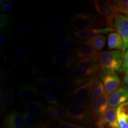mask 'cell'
I'll return each instance as SVG.
<instances>
[{
  "mask_svg": "<svg viewBox=\"0 0 128 128\" xmlns=\"http://www.w3.org/2000/svg\"><path fill=\"white\" fill-rule=\"evenodd\" d=\"M64 26V22L62 20L58 19L49 24L47 28L48 33H56V32L61 29Z\"/></svg>",
  "mask_w": 128,
  "mask_h": 128,
  "instance_id": "obj_32",
  "label": "cell"
},
{
  "mask_svg": "<svg viewBox=\"0 0 128 128\" xmlns=\"http://www.w3.org/2000/svg\"><path fill=\"white\" fill-rule=\"evenodd\" d=\"M123 55L121 50H106L100 52L97 61L100 71L116 72L120 70Z\"/></svg>",
  "mask_w": 128,
  "mask_h": 128,
  "instance_id": "obj_1",
  "label": "cell"
},
{
  "mask_svg": "<svg viewBox=\"0 0 128 128\" xmlns=\"http://www.w3.org/2000/svg\"><path fill=\"white\" fill-rule=\"evenodd\" d=\"M108 45L110 49L123 50L124 46V41L121 36L118 32H112L108 34Z\"/></svg>",
  "mask_w": 128,
  "mask_h": 128,
  "instance_id": "obj_19",
  "label": "cell"
},
{
  "mask_svg": "<svg viewBox=\"0 0 128 128\" xmlns=\"http://www.w3.org/2000/svg\"><path fill=\"white\" fill-rule=\"evenodd\" d=\"M117 116L128 119V102L121 104L117 108Z\"/></svg>",
  "mask_w": 128,
  "mask_h": 128,
  "instance_id": "obj_37",
  "label": "cell"
},
{
  "mask_svg": "<svg viewBox=\"0 0 128 128\" xmlns=\"http://www.w3.org/2000/svg\"><path fill=\"white\" fill-rule=\"evenodd\" d=\"M14 8H15V5L13 2H12V1H10L1 6L0 10L1 12L5 13H9L12 12Z\"/></svg>",
  "mask_w": 128,
  "mask_h": 128,
  "instance_id": "obj_42",
  "label": "cell"
},
{
  "mask_svg": "<svg viewBox=\"0 0 128 128\" xmlns=\"http://www.w3.org/2000/svg\"><path fill=\"white\" fill-rule=\"evenodd\" d=\"M38 96H40L41 97H42L48 103L50 104L52 106H54L58 108H60L61 106L60 102L58 101L56 96L52 92H40L38 94Z\"/></svg>",
  "mask_w": 128,
  "mask_h": 128,
  "instance_id": "obj_31",
  "label": "cell"
},
{
  "mask_svg": "<svg viewBox=\"0 0 128 128\" xmlns=\"http://www.w3.org/2000/svg\"><path fill=\"white\" fill-rule=\"evenodd\" d=\"M34 128H49V124L47 122H40L36 124Z\"/></svg>",
  "mask_w": 128,
  "mask_h": 128,
  "instance_id": "obj_43",
  "label": "cell"
},
{
  "mask_svg": "<svg viewBox=\"0 0 128 128\" xmlns=\"http://www.w3.org/2000/svg\"><path fill=\"white\" fill-rule=\"evenodd\" d=\"M92 77L84 78H67L62 80L58 85V88L63 92H70L85 83L88 82Z\"/></svg>",
  "mask_w": 128,
  "mask_h": 128,
  "instance_id": "obj_10",
  "label": "cell"
},
{
  "mask_svg": "<svg viewBox=\"0 0 128 128\" xmlns=\"http://www.w3.org/2000/svg\"><path fill=\"white\" fill-rule=\"evenodd\" d=\"M24 108L34 116H41L46 113V109L38 101H28L24 103Z\"/></svg>",
  "mask_w": 128,
  "mask_h": 128,
  "instance_id": "obj_20",
  "label": "cell"
},
{
  "mask_svg": "<svg viewBox=\"0 0 128 128\" xmlns=\"http://www.w3.org/2000/svg\"><path fill=\"white\" fill-rule=\"evenodd\" d=\"M30 32V26L28 24L22 23L17 27L15 33L17 36L23 37L27 35Z\"/></svg>",
  "mask_w": 128,
  "mask_h": 128,
  "instance_id": "obj_36",
  "label": "cell"
},
{
  "mask_svg": "<svg viewBox=\"0 0 128 128\" xmlns=\"http://www.w3.org/2000/svg\"><path fill=\"white\" fill-rule=\"evenodd\" d=\"M96 78H92L88 82L85 83L72 92H68L67 96H70L78 104H84L92 97V90Z\"/></svg>",
  "mask_w": 128,
  "mask_h": 128,
  "instance_id": "obj_4",
  "label": "cell"
},
{
  "mask_svg": "<svg viewBox=\"0 0 128 128\" xmlns=\"http://www.w3.org/2000/svg\"><path fill=\"white\" fill-rule=\"evenodd\" d=\"M117 108H109L106 112L102 119L106 128H119L117 117Z\"/></svg>",
  "mask_w": 128,
  "mask_h": 128,
  "instance_id": "obj_16",
  "label": "cell"
},
{
  "mask_svg": "<svg viewBox=\"0 0 128 128\" xmlns=\"http://www.w3.org/2000/svg\"><path fill=\"white\" fill-rule=\"evenodd\" d=\"M128 102V86L122 85L108 96L110 108L118 107L121 104Z\"/></svg>",
  "mask_w": 128,
  "mask_h": 128,
  "instance_id": "obj_9",
  "label": "cell"
},
{
  "mask_svg": "<svg viewBox=\"0 0 128 128\" xmlns=\"http://www.w3.org/2000/svg\"><path fill=\"white\" fill-rule=\"evenodd\" d=\"M124 82L128 86V74L126 75V76H125L124 77Z\"/></svg>",
  "mask_w": 128,
  "mask_h": 128,
  "instance_id": "obj_44",
  "label": "cell"
},
{
  "mask_svg": "<svg viewBox=\"0 0 128 128\" xmlns=\"http://www.w3.org/2000/svg\"><path fill=\"white\" fill-rule=\"evenodd\" d=\"M18 95L20 98L23 100H30L38 95V93L35 92L30 86H23L21 87Z\"/></svg>",
  "mask_w": 128,
  "mask_h": 128,
  "instance_id": "obj_25",
  "label": "cell"
},
{
  "mask_svg": "<svg viewBox=\"0 0 128 128\" xmlns=\"http://www.w3.org/2000/svg\"><path fill=\"white\" fill-rule=\"evenodd\" d=\"M120 14L128 17V0L113 1Z\"/></svg>",
  "mask_w": 128,
  "mask_h": 128,
  "instance_id": "obj_33",
  "label": "cell"
},
{
  "mask_svg": "<svg viewBox=\"0 0 128 128\" xmlns=\"http://www.w3.org/2000/svg\"><path fill=\"white\" fill-rule=\"evenodd\" d=\"M114 27L124 41L123 52L128 49V17L119 14L114 20Z\"/></svg>",
  "mask_w": 128,
  "mask_h": 128,
  "instance_id": "obj_8",
  "label": "cell"
},
{
  "mask_svg": "<svg viewBox=\"0 0 128 128\" xmlns=\"http://www.w3.org/2000/svg\"><path fill=\"white\" fill-rule=\"evenodd\" d=\"M13 23V19L11 16L7 14L1 13L0 14V28L4 29L7 27L10 26Z\"/></svg>",
  "mask_w": 128,
  "mask_h": 128,
  "instance_id": "obj_34",
  "label": "cell"
},
{
  "mask_svg": "<svg viewBox=\"0 0 128 128\" xmlns=\"http://www.w3.org/2000/svg\"><path fill=\"white\" fill-rule=\"evenodd\" d=\"M83 45L88 46L93 48L94 50L100 51L104 47L106 44V38L103 34L96 35L95 36L85 40L82 42Z\"/></svg>",
  "mask_w": 128,
  "mask_h": 128,
  "instance_id": "obj_17",
  "label": "cell"
},
{
  "mask_svg": "<svg viewBox=\"0 0 128 128\" xmlns=\"http://www.w3.org/2000/svg\"><path fill=\"white\" fill-rule=\"evenodd\" d=\"M104 94H106V92L103 82L99 78H96L92 97H91V102L97 100L101 96L104 95Z\"/></svg>",
  "mask_w": 128,
  "mask_h": 128,
  "instance_id": "obj_23",
  "label": "cell"
},
{
  "mask_svg": "<svg viewBox=\"0 0 128 128\" xmlns=\"http://www.w3.org/2000/svg\"><path fill=\"white\" fill-rule=\"evenodd\" d=\"M97 61H98V56L89 57L82 59L75 64V65H74V69L78 70L90 68L96 64Z\"/></svg>",
  "mask_w": 128,
  "mask_h": 128,
  "instance_id": "obj_22",
  "label": "cell"
},
{
  "mask_svg": "<svg viewBox=\"0 0 128 128\" xmlns=\"http://www.w3.org/2000/svg\"><path fill=\"white\" fill-rule=\"evenodd\" d=\"M76 60L77 59L72 56L61 54L54 57L52 64L54 66L57 70H63L71 67Z\"/></svg>",
  "mask_w": 128,
  "mask_h": 128,
  "instance_id": "obj_12",
  "label": "cell"
},
{
  "mask_svg": "<svg viewBox=\"0 0 128 128\" xmlns=\"http://www.w3.org/2000/svg\"><path fill=\"white\" fill-rule=\"evenodd\" d=\"M58 128H87L86 126L72 124L68 122L60 120L58 123Z\"/></svg>",
  "mask_w": 128,
  "mask_h": 128,
  "instance_id": "obj_40",
  "label": "cell"
},
{
  "mask_svg": "<svg viewBox=\"0 0 128 128\" xmlns=\"http://www.w3.org/2000/svg\"><path fill=\"white\" fill-rule=\"evenodd\" d=\"M12 56L14 60L19 63H24L28 60L29 56L28 48L25 46H20L16 48L12 52Z\"/></svg>",
  "mask_w": 128,
  "mask_h": 128,
  "instance_id": "obj_21",
  "label": "cell"
},
{
  "mask_svg": "<svg viewBox=\"0 0 128 128\" xmlns=\"http://www.w3.org/2000/svg\"><path fill=\"white\" fill-rule=\"evenodd\" d=\"M98 21L95 16L87 12H79L73 17L71 26L74 29L79 31L86 28L97 27Z\"/></svg>",
  "mask_w": 128,
  "mask_h": 128,
  "instance_id": "obj_5",
  "label": "cell"
},
{
  "mask_svg": "<svg viewBox=\"0 0 128 128\" xmlns=\"http://www.w3.org/2000/svg\"><path fill=\"white\" fill-rule=\"evenodd\" d=\"M120 72L122 75L128 74V49L124 51L123 55V61Z\"/></svg>",
  "mask_w": 128,
  "mask_h": 128,
  "instance_id": "obj_39",
  "label": "cell"
},
{
  "mask_svg": "<svg viewBox=\"0 0 128 128\" xmlns=\"http://www.w3.org/2000/svg\"><path fill=\"white\" fill-rule=\"evenodd\" d=\"M30 86L38 94L40 93V92H50L52 90L50 87L41 82H34L33 84L30 85Z\"/></svg>",
  "mask_w": 128,
  "mask_h": 128,
  "instance_id": "obj_35",
  "label": "cell"
},
{
  "mask_svg": "<svg viewBox=\"0 0 128 128\" xmlns=\"http://www.w3.org/2000/svg\"><path fill=\"white\" fill-rule=\"evenodd\" d=\"M99 78L103 83L106 94L110 96L120 86V80L115 72L102 71Z\"/></svg>",
  "mask_w": 128,
  "mask_h": 128,
  "instance_id": "obj_7",
  "label": "cell"
},
{
  "mask_svg": "<svg viewBox=\"0 0 128 128\" xmlns=\"http://www.w3.org/2000/svg\"><path fill=\"white\" fill-rule=\"evenodd\" d=\"M99 71H100V69H99L98 65L96 64L93 66L90 67V68L76 70V71L72 72L69 76L71 78H84L91 77L92 75L98 72Z\"/></svg>",
  "mask_w": 128,
  "mask_h": 128,
  "instance_id": "obj_18",
  "label": "cell"
},
{
  "mask_svg": "<svg viewBox=\"0 0 128 128\" xmlns=\"http://www.w3.org/2000/svg\"><path fill=\"white\" fill-rule=\"evenodd\" d=\"M46 68V62L42 59L34 60L31 67V72L33 76L41 74L45 71Z\"/></svg>",
  "mask_w": 128,
  "mask_h": 128,
  "instance_id": "obj_27",
  "label": "cell"
},
{
  "mask_svg": "<svg viewBox=\"0 0 128 128\" xmlns=\"http://www.w3.org/2000/svg\"><path fill=\"white\" fill-rule=\"evenodd\" d=\"M11 76V71L8 69L5 68L4 66H1L0 69V83H1V87L5 84V82L7 81L10 76Z\"/></svg>",
  "mask_w": 128,
  "mask_h": 128,
  "instance_id": "obj_38",
  "label": "cell"
},
{
  "mask_svg": "<svg viewBox=\"0 0 128 128\" xmlns=\"http://www.w3.org/2000/svg\"><path fill=\"white\" fill-rule=\"evenodd\" d=\"M24 120V124L26 127L32 128L34 127L37 124L36 116L29 112H24L22 114Z\"/></svg>",
  "mask_w": 128,
  "mask_h": 128,
  "instance_id": "obj_30",
  "label": "cell"
},
{
  "mask_svg": "<svg viewBox=\"0 0 128 128\" xmlns=\"http://www.w3.org/2000/svg\"><path fill=\"white\" fill-rule=\"evenodd\" d=\"M76 45V44L75 42L73 40H71L65 41L64 42L58 44L55 46L54 49L57 52L65 54L72 52L74 50Z\"/></svg>",
  "mask_w": 128,
  "mask_h": 128,
  "instance_id": "obj_24",
  "label": "cell"
},
{
  "mask_svg": "<svg viewBox=\"0 0 128 128\" xmlns=\"http://www.w3.org/2000/svg\"><path fill=\"white\" fill-rule=\"evenodd\" d=\"M114 32V28L109 27L105 28H88L76 32L74 33V35L76 38L80 40H87L96 35L107 34L108 33H110Z\"/></svg>",
  "mask_w": 128,
  "mask_h": 128,
  "instance_id": "obj_11",
  "label": "cell"
},
{
  "mask_svg": "<svg viewBox=\"0 0 128 128\" xmlns=\"http://www.w3.org/2000/svg\"><path fill=\"white\" fill-rule=\"evenodd\" d=\"M60 78L57 76H40L35 78V81L37 82H43L50 87L60 84Z\"/></svg>",
  "mask_w": 128,
  "mask_h": 128,
  "instance_id": "obj_29",
  "label": "cell"
},
{
  "mask_svg": "<svg viewBox=\"0 0 128 128\" xmlns=\"http://www.w3.org/2000/svg\"><path fill=\"white\" fill-rule=\"evenodd\" d=\"M108 106V97L107 94L101 96L97 100L91 102L90 110L94 124L103 118Z\"/></svg>",
  "mask_w": 128,
  "mask_h": 128,
  "instance_id": "obj_6",
  "label": "cell"
},
{
  "mask_svg": "<svg viewBox=\"0 0 128 128\" xmlns=\"http://www.w3.org/2000/svg\"><path fill=\"white\" fill-rule=\"evenodd\" d=\"M98 51L88 46L82 45L78 46L74 50V56L77 60H82L89 57H97L99 55Z\"/></svg>",
  "mask_w": 128,
  "mask_h": 128,
  "instance_id": "obj_15",
  "label": "cell"
},
{
  "mask_svg": "<svg viewBox=\"0 0 128 128\" xmlns=\"http://www.w3.org/2000/svg\"><path fill=\"white\" fill-rule=\"evenodd\" d=\"M4 124L7 128H24V120L22 114L15 110H12L6 116Z\"/></svg>",
  "mask_w": 128,
  "mask_h": 128,
  "instance_id": "obj_13",
  "label": "cell"
},
{
  "mask_svg": "<svg viewBox=\"0 0 128 128\" xmlns=\"http://www.w3.org/2000/svg\"><path fill=\"white\" fill-rule=\"evenodd\" d=\"M73 40L72 36L68 33L65 32H60L53 34L49 38L50 42L54 44H60L65 41Z\"/></svg>",
  "mask_w": 128,
  "mask_h": 128,
  "instance_id": "obj_26",
  "label": "cell"
},
{
  "mask_svg": "<svg viewBox=\"0 0 128 128\" xmlns=\"http://www.w3.org/2000/svg\"><path fill=\"white\" fill-rule=\"evenodd\" d=\"M66 118L82 124H90L92 118L90 108L86 104H72L64 108Z\"/></svg>",
  "mask_w": 128,
  "mask_h": 128,
  "instance_id": "obj_2",
  "label": "cell"
},
{
  "mask_svg": "<svg viewBox=\"0 0 128 128\" xmlns=\"http://www.w3.org/2000/svg\"><path fill=\"white\" fill-rule=\"evenodd\" d=\"M91 2L97 12L104 17L106 26L109 28L114 27V18L120 13L113 1L96 0Z\"/></svg>",
  "mask_w": 128,
  "mask_h": 128,
  "instance_id": "obj_3",
  "label": "cell"
},
{
  "mask_svg": "<svg viewBox=\"0 0 128 128\" xmlns=\"http://www.w3.org/2000/svg\"><path fill=\"white\" fill-rule=\"evenodd\" d=\"M46 113L51 119L60 120L63 118V113L58 107L54 106H48L46 108Z\"/></svg>",
  "mask_w": 128,
  "mask_h": 128,
  "instance_id": "obj_28",
  "label": "cell"
},
{
  "mask_svg": "<svg viewBox=\"0 0 128 128\" xmlns=\"http://www.w3.org/2000/svg\"><path fill=\"white\" fill-rule=\"evenodd\" d=\"M9 39V34L7 30L2 29L0 31V46L4 47L7 44Z\"/></svg>",
  "mask_w": 128,
  "mask_h": 128,
  "instance_id": "obj_41",
  "label": "cell"
},
{
  "mask_svg": "<svg viewBox=\"0 0 128 128\" xmlns=\"http://www.w3.org/2000/svg\"><path fill=\"white\" fill-rule=\"evenodd\" d=\"M15 97V92L12 86L3 87L0 92L1 111L7 109L12 104Z\"/></svg>",
  "mask_w": 128,
  "mask_h": 128,
  "instance_id": "obj_14",
  "label": "cell"
}]
</instances>
